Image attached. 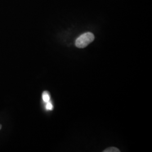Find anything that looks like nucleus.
Segmentation results:
<instances>
[{
    "label": "nucleus",
    "mask_w": 152,
    "mask_h": 152,
    "mask_svg": "<svg viewBox=\"0 0 152 152\" xmlns=\"http://www.w3.org/2000/svg\"><path fill=\"white\" fill-rule=\"evenodd\" d=\"M94 35L92 33H85L76 39V47L78 48H85L92 42L94 40Z\"/></svg>",
    "instance_id": "1"
},
{
    "label": "nucleus",
    "mask_w": 152,
    "mask_h": 152,
    "mask_svg": "<svg viewBox=\"0 0 152 152\" xmlns=\"http://www.w3.org/2000/svg\"><path fill=\"white\" fill-rule=\"evenodd\" d=\"M46 108L47 110H53V106L52 105V104L50 102H48L46 104Z\"/></svg>",
    "instance_id": "4"
},
{
    "label": "nucleus",
    "mask_w": 152,
    "mask_h": 152,
    "mask_svg": "<svg viewBox=\"0 0 152 152\" xmlns=\"http://www.w3.org/2000/svg\"><path fill=\"white\" fill-rule=\"evenodd\" d=\"M120 151L117 148L115 147H110L105 149L103 152H120Z\"/></svg>",
    "instance_id": "3"
},
{
    "label": "nucleus",
    "mask_w": 152,
    "mask_h": 152,
    "mask_svg": "<svg viewBox=\"0 0 152 152\" xmlns=\"http://www.w3.org/2000/svg\"><path fill=\"white\" fill-rule=\"evenodd\" d=\"M42 99L45 103H48L50 102V96L49 93L47 91H44L42 94Z\"/></svg>",
    "instance_id": "2"
},
{
    "label": "nucleus",
    "mask_w": 152,
    "mask_h": 152,
    "mask_svg": "<svg viewBox=\"0 0 152 152\" xmlns=\"http://www.w3.org/2000/svg\"><path fill=\"white\" fill-rule=\"evenodd\" d=\"M1 128H2V125H0V130L1 129Z\"/></svg>",
    "instance_id": "5"
}]
</instances>
